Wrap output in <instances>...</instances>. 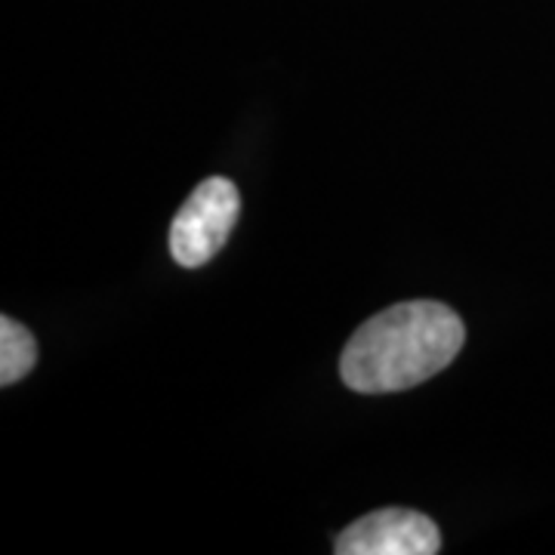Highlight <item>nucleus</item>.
I'll return each mask as SVG.
<instances>
[{
  "label": "nucleus",
  "mask_w": 555,
  "mask_h": 555,
  "mask_svg": "<svg viewBox=\"0 0 555 555\" xmlns=\"http://www.w3.org/2000/svg\"><path fill=\"white\" fill-rule=\"evenodd\" d=\"M466 327L436 299H411L358 327L339 358V377L361 396L414 389L441 374L463 349Z\"/></svg>",
  "instance_id": "nucleus-1"
},
{
  "label": "nucleus",
  "mask_w": 555,
  "mask_h": 555,
  "mask_svg": "<svg viewBox=\"0 0 555 555\" xmlns=\"http://www.w3.org/2000/svg\"><path fill=\"white\" fill-rule=\"evenodd\" d=\"M241 214L235 182L210 177L185 198L170 225V254L182 269H198L217 257Z\"/></svg>",
  "instance_id": "nucleus-2"
},
{
  "label": "nucleus",
  "mask_w": 555,
  "mask_h": 555,
  "mask_svg": "<svg viewBox=\"0 0 555 555\" xmlns=\"http://www.w3.org/2000/svg\"><path fill=\"white\" fill-rule=\"evenodd\" d=\"M339 555H436L441 534L436 521L414 509H379L352 521L337 537Z\"/></svg>",
  "instance_id": "nucleus-3"
},
{
  "label": "nucleus",
  "mask_w": 555,
  "mask_h": 555,
  "mask_svg": "<svg viewBox=\"0 0 555 555\" xmlns=\"http://www.w3.org/2000/svg\"><path fill=\"white\" fill-rule=\"evenodd\" d=\"M38 364V343L13 318H0V383L13 386Z\"/></svg>",
  "instance_id": "nucleus-4"
}]
</instances>
